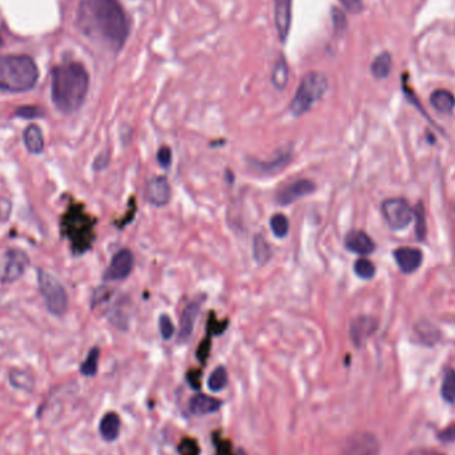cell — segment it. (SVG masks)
<instances>
[{
    "label": "cell",
    "instance_id": "obj_1",
    "mask_svg": "<svg viewBox=\"0 0 455 455\" xmlns=\"http://www.w3.org/2000/svg\"><path fill=\"white\" fill-rule=\"evenodd\" d=\"M77 26L88 38L119 52L130 35V20L117 0H83Z\"/></svg>",
    "mask_w": 455,
    "mask_h": 455
},
{
    "label": "cell",
    "instance_id": "obj_2",
    "mask_svg": "<svg viewBox=\"0 0 455 455\" xmlns=\"http://www.w3.org/2000/svg\"><path fill=\"white\" fill-rule=\"evenodd\" d=\"M90 76L80 63H63L52 71V100L63 114L77 111L88 92Z\"/></svg>",
    "mask_w": 455,
    "mask_h": 455
},
{
    "label": "cell",
    "instance_id": "obj_3",
    "mask_svg": "<svg viewBox=\"0 0 455 455\" xmlns=\"http://www.w3.org/2000/svg\"><path fill=\"white\" fill-rule=\"evenodd\" d=\"M38 76V67L31 57H0V90L10 92L28 91L37 84Z\"/></svg>",
    "mask_w": 455,
    "mask_h": 455
},
{
    "label": "cell",
    "instance_id": "obj_4",
    "mask_svg": "<svg viewBox=\"0 0 455 455\" xmlns=\"http://www.w3.org/2000/svg\"><path fill=\"white\" fill-rule=\"evenodd\" d=\"M327 90V79L321 72H309L303 76L299 90L290 103V112L296 117L310 111V108L323 99Z\"/></svg>",
    "mask_w": 455,
    "mask_h": 455
},
{
    "label": "cell",
    "instance_id": "obj_5",
    "mask_svg": "<svg viewBox=\"0 0 455 455\" xmlns=\"http://www.w3.org/2000/svg\"><path fill=\"white\" fill-rule=\"evenodd\" d=\"M39 287L50 313L63 316L68 307V296L65 289L57 279L46 270H39Z\"/></svg>",
    "mask_w": 455,
    "mask_h": 455
},
{
    "label": "cell",
    "instance_id": "obj_6",
    "mask_svg": "<svg viewBox=\"0 0 455 455\" xmlns=\"http://www.w3.org/2000/svg\"><path fill=\"white\" fill-rule=\"evenodd\" d=\"M64 230L74 247L80 250L88 247L92 240V227L90 219L81 212V209H71L64 217Z\"/></svg>",
    "mask_w": 455,
    "mask_h": 455
},
{
    "label": "cell",
    "instance_id": "obj_7",
    "mask_svg": "<svg viewBox=\"0 0 455 455\" xmlns=\"http://www.w3.org/2000/svg\"><path fill=\"white\" fill-rule=\"evenodd\" d=\"M382 214L387 225L394 230L409 227L416 217L410 204L403 199H390L382 204Z\"/></svg>",
    "mask_w": 455,
    "mask_h": 455
},
{
    "label": "cell",
    "instance_id": "obj_8",
    "mask_svg": "<svg viewBox=\"0 0 455 455\" xmlns=\"http://www.w3.org/2000/svg\"><path fill=\"white\" fill-rule=\"evenodd\" d=\"M30 265V259L26 252L20 249H11L7 252L1 272L3 283H15L24 274Z\"/></svg>",
    "mask_w": 455,
    "mask_h": 455
},
{
    "label": "cell",
    "instance_id": "obj_9",
    "mask_svg": "<svg viewBox=\"0 0 455 455\" xmlns=\"http://www.w3.org/2000/svg\"><path fill=\"white\" fill-rule=\"evenodd\" d=\"M133 264H134L133 254L128 249L119 250L104 273V280L120 281L127 279L132 273Z\"/></svg>",
    "mask_w": 455,
    "mask_h": 455
},
{
    "label": "cell",
    "instance_id": "obj_10",
    "mask_svg": "<svg viewBox=\"0 0 455 455\" xmlns=\"http://www.w3.org/2000/svg\"><path fill=\"white\" fill-rule=\"evenodd\" d=\"M377 438L370 433H357L350 436L342 455H378Z\"/></svg>",
    "mask_w": 455,
    "mask_h": 455
},
{
    "label": "cell",
    "instance_id": "obj_11",
    "mask_svg": "<svg viewBox=\"0 0 455 455\" xmlns=\"http://www.w3.org/2000/svg\"><path fill=\"white\" fill-rule=\"evenodd\" d=\"M314 190H316V185L310 180H305V179L297 180V181L287 184L277 193V201L281 205H289V204L299 201L305 196L313 193Z\"/></svg>",
    "mask_w": 455,
    "mask_h": 455
},
{
    "label": "cell",
    "instance_id": "obj_12",
    "mask_svg": "<svg viewBox=\"0 0 455 455\" xmlns=\"http://www.w3.org/2000/svg\"><path fill=\"white\" fill-rule=\"evenodd\" d=\"M145 197L154 207H165L171 200V185L167 177H153L145 188Z\"/></svg>",
    "mask_w": 455,
    "mask_h": 455
},
{
    "label": "cell",
    "instance_id": "obj_13",
    "mask_svg": "<svg viewBox=\"0 0 455 455\" xmlns=\"http://www.w3.org/2000/svg\"><path fill=\"white\" fill-rule=\"evenodd\" d=\"M292 1L293 0H274V19L279 38L285 43L290 31L292 23Z\"/></svg>",
    "mask_w": 455,
    "mask_h": 455
},
{
    "label": "cell",
    "instance_id": "obj_14",
    "mask_svg": "<svg viewBox=\"0 0 455 455\" xmlns=\"http://www.w3.org/2000/svg\"><path fill=\"white\" fill-rule=\"evenodd\" d=\"M377 329V321L369 316H361L350 325V337L356 346H362Z\"/></svg>",
    "mask_w": 455,
    "mask_h": 455
},
{
    "label": "cell",
    "instance_id": "obj_15",
    "mask_svg": "<svg viewBox=\"0 0 455 455\" xmlns=\"http://www.w3.org/2000/svg\"><path fill=\"white\" fill-rule=\"evenodd\" d=\"M394 259L403 273H413L422 264L423 254L417 247H398L394 252Z\"/></svg>",
    "mask_w": 455,
    "mask_h": 455
},
{
    "label": "cell",
    "instance_id": "obj_16",
    "mask_svg": "<svg viewBox=\"0 0 455 455\" xmlns=\"http://www.w3.org/2000/svg\"><path fill=\"white\" fill-rule=\"evenodd\" d=\"M345 245L347 247V250L361 256L370 254L376 249L374 241L370 239L369 234H366L362 230H352L350 233H347L345 239Z\"/></svg>",
    "mask_w": 455,
    "mask_h": 455
},
{
    "label": "cell",
    "instance_id": "obj_17",
    "mask_svg": "<svg viewBox=\"0 0 455 455\" xmlns=\"http://www.w3.org/2000/svg\"><path fill=\"white\" fill-rule=\"evenodd\" d=\"M199 313H200V303H192L185 306V309L181 314V318H180L179 341L187 342L190 340Z\"/></svg>",
    "mask_w": 455,
    "mask_h": 455
},
{
    "label": "cell",
    "instance_id": "obj_18",
    "mask_svg": "<svg viewBox=\"0 0 455 455\" xmlns=\"http://www.w3.org/2000/svg\"><path fill=\"white\" fill-rule=\"evenodd\" d=\"M221 401L204 394L193 396L190 401V410L194 416H204L214 413L220 409Z\"/></svg>",
    "mask_w": 455,
    "mask_h": 455
},
{
    "label": "cell",
    "instance_id": "obj_19",
    "mask_svg": "<svg viewBox=\"0 0 455 455\" xmlns=\"http://www.w3.org/2000/svg\"><path fill=\"white\" fill-rule=\"evenodd\" d=\"M120 427H121L120 417L116 413L111 412L101 418L99 432L105 441L112 442L114 439H117V436L120 434Z\"/></svg>",
    "mask_w": 455,
    "mask_h": 455
},
{
    "label": "cell",
    "instance_id": "obj_20",
    "mask_svg": "<svg viewBox=\"0 0 455 455\" xmlns=\"http://www.w3.org/2000/svg\"><path fill=\"white\" fill-rule=\"evenodd\" d=\"M292 160V152H281L274 160L270 161H252V167L261 173H276L284 170Z\"/></svg>",
    "mask_w": 455,
    "mask_h": 455
},
{
    "label": "cell",
    "instance_id": "obj_21",
    "mask_svg": "<svg viewBox=\"0 0 455 455\" xmlns=\"http://www.w3.org/2000/svg\"><path fill=\"white\" fill-rule=\"evenodd\" d=\"M24 144L27 150L32 154H40L44 151V137L38 125L31 124L24 131Z\"/></svg>",
    "mask_w": 455,
    "mask_h": 455
},
{
    "label": "cell",
    "instance_id": "obj_22",
    "mask_svg": "<svg viewBox=\"0 0 455 455\" xmlns=\"http://www.w3.org/2000/svg\"><path fill=\"white\" fill-rule=\"evenodd\" d=\"M430 103L441 114H452L455 108V97L450 91L436 90L430 96Z\"/></svg>",
    "mask_w": 455,
    "mask_h": 455
},
{
    "label": "cell",
    "instance_id": "obj_23",
    "mask_svg": "<svg viewBox=\"0 0 455 455\" xmlns=\"http://www.w3.org/2000/svg\"><path fill=\"white\" fill-rule=\"evenodd\" d=\"M253 257L259 265H265L272 259V249L263 234H256L253 240Z\"/></svg>",
    "mask_w": 455,
    "mask_h": 455
},
{
    "label": "cell",
    "instance_id": "obj_24",
    "mask_svg": "<svg viewBox=\"0 0 455 455\" xmlns=\"http://www.w3.org/2000/svg\"><path fill=\"white\" fill-rule=\"evenodd\" d=\"M289 80V67L284 57H279L274 68L272 71V84L279 90L283 91Z\"/></svg>",
    "mask_w": 455,
    "mask_h": 455
},
{
    "label": "cell",
    "instance_id": "obj_25",
    "mask_svg": "<svg viewBox=\"0 0 455 455\" xmlns=\"http://www.w3.org/2000/svg\"><path fill=\"white\" fill-rule=\"evenodd\" d=\"M392 57L389 52H382L381 55L374 59L372 64V74L377 79L387 77L392 71Z\"/></svg>",
    "mask_w": 455,
    "mask_h": 455
},
{
    "label": "cell",
    "instance_id": "obj_26",
    "mask_svg": "<svg viewBox=\"0 0 455 455\" xmlns=\"http://www.w3.org/2000/svg\"><path fill=\"white\" fill-rule=\"evenodd\" d=\"M10 382L14 387L20 389V390L31 392L34 389V378L31 377V374H28L27 372H23V370L10 372Z\"/></svg>",
    "mask_w": 455,
    "mask_h": 455
},
{
    "label": "cell",
    "instance_id": "obj_27",
    "mask_svg": "<svg viewBox=\"0 0 455 455\" xmlns=\"http://www.w3.org/2000/svg\"><path fill=\"white\" fill-rule=\"evenodd\" d=\"M228 385V374L227 370L224 366H219L217 369H214L212 372V374L209 376L208 378V387L210 392H221L223 389H225Z\"/></svg>",
    "mask_w": 455,
    "mask_h": 455
},
{
    "label": "cell",
    "instance_id": "obj_28",
    "mask_svg": "<svg viewBox=\"0 0 455 455\" xmlns=\"http://www.w3.org/2000/svg\"><path fill=\"white\" fill-rule=\"evenodd\" d=\"M99 356H100V352L97 347H94L90 354L87 356L85 361L81 363V367H80V372L81 374L87 376V377H92L95 376L97 373V365H99Z\"/></svg>",
    "mask_w": 455,
    "mask_h": 455
},
{
    "label": "cell",
    "instance_id": "obj_29",
    "mask_svg": "<svg viewBox=\"0 0 455 455\" xmlns=\"http://www.w3.org/2000/svg\"><path fill=\"white\" fill-rule=\"evenodd\" d=\"M270 228L276 237L284 239L289 233V220L285 217L284 214L277 213L270 219Z\"/></svg>",
    "mask_w": 455,
    "mask_h": 455
},
{
    "label": "cell",
    "instance_id": "obj_30",
    "mask_svg": "<svg viewBox=\"0 0 455 455\" xmlns=\"http://www.w3.org/2000/svg\"><path fill=\"white\" fill-rule=\"evenodd\" d=\"M354 272L362 280H370L376 274V266L366 259H360L354 264Z\"/></svg>",
    "mask_w": 455,
    "mask_h": 455
},
{
    "label": "cell",
    "instance_id": "obj_31",
    "mask_svg": "<svg viewBox=\"0 0 455 455\" xmlns=\"http://www.w3.org/2000/svg\"><path fill=\"white\" fill-rule=\"evenodd\" d=\"M442 396L447 402H455V370H449L442 383Z\"/></svg>",
    "mask_w": 455,
    "mask_h": 455
},
{
    "label": "cell",
    "instance_id": "obj_32",
    "mask_svg": "<svg viewBox=\"0 0 455 455\" xmlns=\"http://www.w3.org/2000/svg\"><path fill=\"white\" fill-rule=\"evenodd\" d=\"M159 327H160L161 337L164 340H171L172 337H173V333H174V326H173L171 318L167 314H163L160 317Z\"/></svg>",
    "mask_w": 455,
    "mask_h": 455
},
{
    "label": "cell",
    "instance_id": "obj_33",
    "mask_svg": "<svg viewBox=\"0 0 455 455\" xmlns=\"http://www.w3.org/2000/svg\"><path fill=\"white\" fill-rule=\"evenodd\" d=\"M332 20H333V27H334V31L337 32H342L346 30V17L343 14V11H341L340 8L334 7L332 8Z\"/></svg>",
    "mask_w": 455,
    "mask_h": 455
},
{
    "label": "cell",
    "instance_id": "obj_34",
    "mask_svg": "<svg viewBox=\"0 0 455 455\" xmlns=\"http://www.w3.org/2000/svg\"><path fill=\"white\" fill-rule=\"evenodd\" d=\"M157 161L163 168H168L172 163L171 148L168 147L160 148V151L157 152Z\"/></svg>",
    "mask_w": 455,
    "mask_h": 455
},
{
    "label": "cell",
    "instance_id": "obj_35",
    "mask_svg": "<svg viewBox=\"0 0 455 455\" xmlns=\"http://www.w3.org/2000/svg\"><path fill=\"white\" fill-rule=\"evenodd\" d=\"M414 214L417 216V233L418 237L421 240H423V237L426 236V220H425V213H423V209L422 207L414 212Z\"/></svg>",
    "mask_w": 455,
    "mask_h": 455
},
{
    "label": "cell",
    "instance_id": "obj_36",
    "mask_svg": "<svg viewBox=\"0 0 455 455\" xmlns=\"http://www.w3.org/2000/svg\"><path fill=\"white\" fill-rule=\"evenodd\" d=\"M342 6L346 8V11L352 14H358L363 8L362 0H340Z\"/></svg>",
    "mask_w": 455,
    "mask_h": 455
},
{
    "label": "cell",
    "instance_id": "obj_37",
    "mask_svg": "<svg viewBox=\"0 0 455 455\" xmlns=\"http://www.w3.org/2000/svg\"><path fill=\"white\" fill-rule=\"evenodd\" d=\"M18 114H20V116H23V117H37V116H40V112H39V110H37V108H21V110H19V112Z\"/></svg>",
    "mask_w": 455,
    "mask_h": 455
},
{
    "label": "cell",
    "instance_id": "obj_38",
    "mask_svg": "<svg viewBox=\"0 0 455 455\" xmlns=\"http://www.w3.org/2000/svg\"><path fill=\"white\" fill-rule=\"evenodd\" d=\"M413 455H442L436 452H429V450H421V452H416Z\"/></svg>",
    "mask_w": 455,
    "mask_h": 455
},
{
    "label": "cell",
    "instance_id": "obj_39",
    "mask_svg": "<svg viewBox=\"0 0 455 455\" xmlns=\"http://www.w3.org/2000/svg\"><path fill=\"white\" fill-rule=\"evenodd\" d=\"M0 44H1V38H0Z\"/></svg>",
    "mask_w": 455,
    "mask_h": 455
}]
</instances>
